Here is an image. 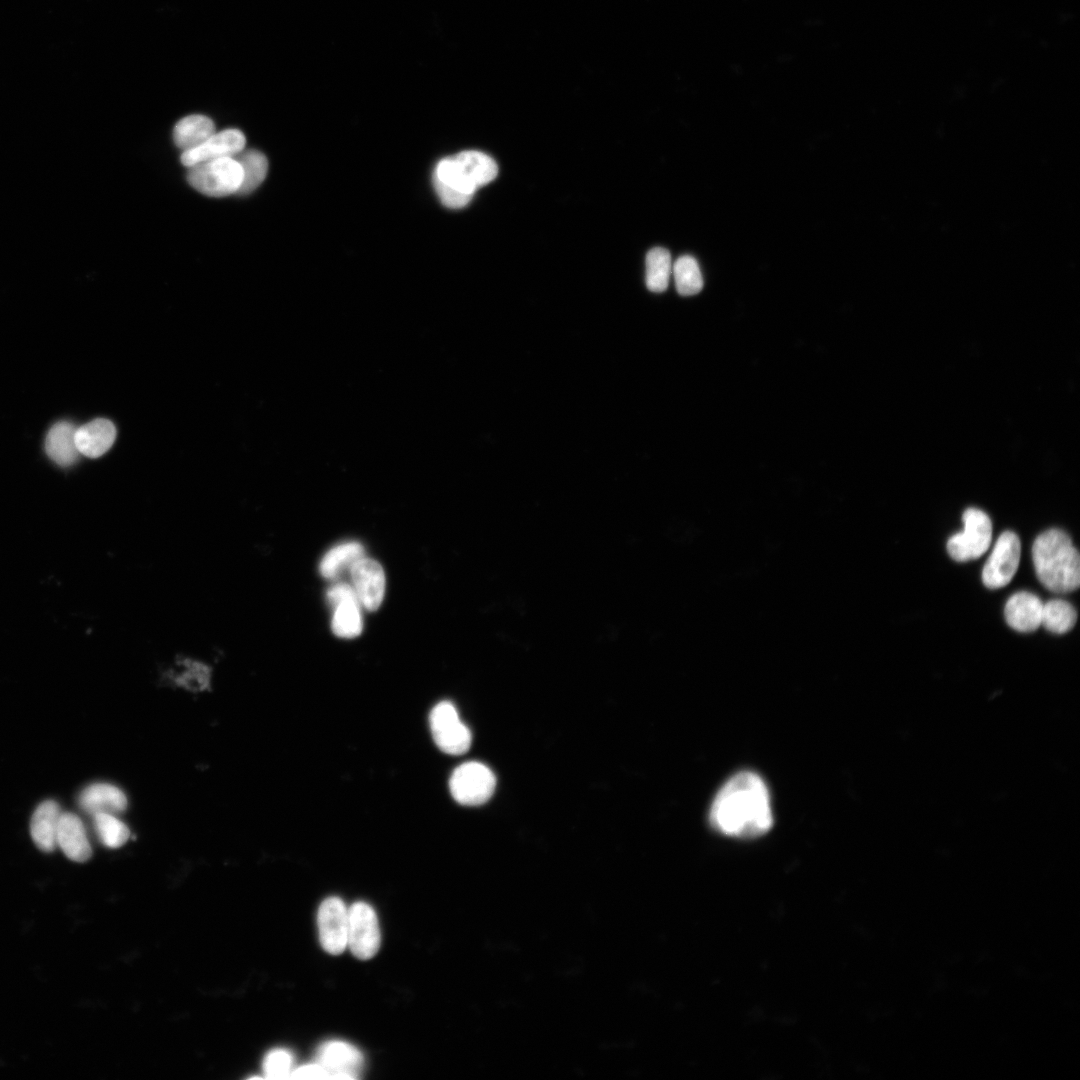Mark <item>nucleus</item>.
Listing matches in <instances>:
<instances>
[{
    "instance_id": "nucleus-1",
    "label": "nucleus",
    "mask_w": 1080,
    "mask_h": 1080,
    "mask_svg": "<svg viewBox=\"0 0 1080 1080\" xmlns=\"http://www.w3.org/2000/svg\"><path fill=\"white\" fill-rule=\"evenodd\" d=\"M710 822L719 832L738 838H755L773 824L768 789L755 773L740 772L719 790L710 809Z\"/></svg>"
},
{
    "instance_id": "nucleus-2",
    "label": "nucleus",
    "mask_w": 1080,
    "mask_h": 1080,
    "mask_svg": "<svg viewBox=\"0 0 1080 1080\" xmlns=\"http://www.w3.org/2000/svg\"><path fill=\"white\" fill-rule=\"evenodd\" d=\"M1032 557L1036 575L1047 589L1067 593L1079 587V553L1064 531L1050 529L1037 536Z\"/></svg>"
},
{
    "instance_id": "nucleus-3",
    "label": "nucleus",
    "mask_w": 1080,
    "mask_h": 1080,
    "mask_svg": "<svg viewBox=\"0 0 1080 1080\" xmlns=\"http://www.w3.org/2000/svg\"><path fill=\"white\" fill-rule=\"evenodd\" d=\"M187 180L200 193L224 197L237 193L242 182V168L235 158L225 157L188 167Z\"/></svg>"
},
{
    "instance_id": "nucleus-4",
    "label": "nucleus",
    "mask_w": 1080,
    "mask_h": 1080,
    "mask_svg": "<svg viewBox=\"0 0 1080 1080\" xmlns=\"http://www.w3.org/2000/svg\"><path fill=\"white\" fill-rule=\"evenodd\" d=\"M964 531L947 541L949 555L958 562L982 556L991 544L992 523L989 516L977 508H968L962 516Z\"/></svg>"
},
{
    "instance_id": "nucleus-5",
    "label": "nucleus",
    "mask_w": 1080,
    "mask_h": 1080,
    "mask_svg": "<svg viewBox=\"0 0 1080 1080\" xmlns=\"http://www.w3.org/2000/svg\"><path fill=\"white\" fill-rule=\"evenodd\" d=\"M496 779L484 764L470 761L458 766L449 780L450 792L458 803L478 806L487 802L494 793Z\"/></svg>"
},
{
    "instance_id": "nucleus-6",
    "label": "nucleus",
    "mask_w": 1080,
    "mask_h": 1080,
    "mask_svg": "<svg viewBox=\"0 0 1080 1080\" xmlns=\"http://www.w3.org/2000/svg\"><path fill=\"white\" fill-rule=\"evenodd\" d=\"M381 943L378 918L373 907L357 901L348 908L347 947L361 960L375 956Z\"/></svg>"
},
{
    "instance_id": "nucleus-7",
    "label": "nucleus",
    "mask_w": 1080,
    "mask_h": 1080,
    "mask_svg": "<svg viewBox=\"0 0 1080 1080\" xmlns=\"http://www.w3.org/2000/svg\"><path fill=\"white\" fill-rule=\"evenodd\" d=\"M429 723L433 739L443 752L460 755L470 748L471 732L452 703L443 701L434 706Z\"/></svg>"
},
{
    "instance_id": "nucleus-8",
    "label": "nucleus",
    "mask_w": 1080,
    "mask_h": 1080,
    "mask_svg": "<svg viewBox=\"0 0 1080 1080\" xmlns=\"http://www.w3.org/2000/svg\"><path fill=\"white\" fill-rule=\"evenodd\" d=\"M1020 554L1019 537L1012 531L1003 532L998 537L983 567L984 585L989 589H998L1007 585L1017 571Z\"/></svg>"
},
{
    "instance_id": "nucleus-9",
    "label": "nucleus",
    "mask_w": 1080,
    "mask_h": 1080,
    "mask_svg": "<svg viewBox=\"0 0 1080 1080\" xmlns=\"http://www.w3.org/2000/svg\"><path fill=\"white\" fill-rule=\"evenodd\" d=\"M319 940L323 949L332 955L341 954L347 947L348 908L341 898H326L317 913Z\"/></svg>"
},
{
    "instance_id": "nucleus-10",
    "label": "nucleus",
    "mask_w": 1080,
    "mask_h": 1080,
    "mask_svg": "<svg viewBox=\"0 0 1080 1080\" xmlns=\"http://www.w3.org/2000/svg\"><path fill=\"white\" fill-rule=\"evenodd\" d=\"M448 165L453 180L473 193L478 187L494 180L498 173L496 162L487 154L475 150L448 157Z\"/></svg>"
},
{
    "instance_id": "nucleus-11",
    "label": "nucleus",
    "mask_w": 1080,
    "mask_h": 1080,
    "mask_svg": "<svg viewBox=\"0 0 1080 1080\" xmlns=\"http://www.w3.org/2000/svg\"><path fill=\"white\" fill-rule=\"evenodd\" d=\"M328 601L334 607L332 631L341 638H354L362 631L360 601L353 587L340 583L328 590Z\"/></svg>"
},
{
    "instance_id": "nucleus-12",
    "label": "nucleus",
    "mask_w": 1080,
    "mask_h": 1080,
    "mask_svg": "<svg viewBox=\"0 0 1080 1080\" xmlns=\"http://www.w3.org/2000/svg\"><path fill=\"white\" fill-rule=\"evenodd\" d=\"M316 1062L329 1073V1079H356L364 1064V1058L352 1044L331 1040L319 1046Z\"/></svg>"
},
{
    "instance_id": "nucleus-13",
    "label": "nucleus",
    "mask_w": 1080,
    "mask_h": 1080,
    "mask_svg": "<svg viewBox=\"0 0 1080 1080\" xmlns=\"http://www.w3.org/2000/svg\"><path fill=\"white\" fill-rule=\"evenodd\" d=\"M245 143V136L240 130L226 129L215 132L201 145L183 151L180 159L184 166L191 167L205 161L225 157L233 158L244 149Z\"/></svg>"
},
{
    "instance_id": "nucleus-14",
    "label": "nucleus",
    "mask_w": 1080,
    "mask_h": 1080,
    "mask_svg": "<svg viewBox=\"0 0 1080 1080\" xmlns=\"http://www.w3.org/2000/svg\"><path fill=\"white\" fill-rule=\"evenodd\" d=\"M351 578L360 604L369 611L377 610L385 591L381 565L373 559L362 557L351 566Z\"/></svg>"
},
{
    "instance_id": "nucleus-15",
    "label": "nucleus",
    "mask_w": 1080,
    "mask_h": 1080,
    "mask_svg": "<svg viewBox=\"0 0 1080 1080\" xmlns=\"http://www.w3.org/2000/svg\"><path fill=\"white\" fill-rule=\"evenodd\" d=\"M1043 603L1027 591L1013 594L1006 602L1004 615L1008 625L1019 632H1033L1041 625Z\"/></svg>"
},
{
    "instance_id": "nucleus-16",
    "label": "nucleus",
    "mask_w": 1080,
    "mask_h": 1080,
    "mask_svg": "<svg viewBox=\"0 0 1080 1080\" xmlns=\"http://www.w3.org/2000/svg\"><path fill=\"white\" fill-rule=\"evenodd\" d=\"M57 846L75 862H85L92 855L91 845L80 818L70 812L61 813L57 829Z\"/></svg>"
},
{
    "instance_id": "nucleus-17",
    "label": "nucleus",
    "mask_w": 1080,
    "mask_h": 1080,
    "mask_svg": "<svg viewBox=\"0 0 1080 1080\" xmlns=\"http://www.w3.org/2000/svg\"><path fill=\"white\" fill-rule=\"evenodd\" d=\"M114 424L104 418L92 420L75 431V443L80 454L97 458L106 453L114 443Z\"/></svg>"
},
{
    "instance_id": "nucleus-18",
    "label": "nucleus",
    "mask_w": 1080,
    "mask_h": 1080,
    "mask_svg": "<svg viewBox=\"0 0 1080 1080\" xmlns=\"http://www.w3.org/2000/svg\"><path fill=\"white\" fill-rule=\"evenodd\" d=\"M79 804L84 811L92 815L99 813L116 814L126 809L127 798L114 785L95 783L81 792Z\"/></svg>"
},
{
    "instance_id": "nucleus-19",
    "label": "nucleus",
    "mask_w": 1080,
    "mask_h": 1080,
    "mask_svg": "<svg viewBox=\"0 0 1080 1080\" xmlns=\"http://www.w3.org/2000/svg\"><path fill=\"white\" fill-rule=\"evenodd\" d=\"M61 813L59 805L52 800L42 802L34 811L30 822V833L40 850L52 852L57 847V829Z\"/></svg>"
},
{
    "instance_id": "nucleus-20",
    "label": "nucleus",
    "mask_w": 1080,
    "mask_h": 1080,
    "mask_svg": "<svg viewBox=\"0 0 1080 1080\" xmlns=\"http://www.w3.org/2000/svg\"><path fill=\"white\" fill-rule=\"evenodd\" d=\"M76 427L67 421L54 424L47 433L45 450L56 464L66 467L74 464L79 456L75 443Z\"/></svg>"
},
{
    "instance_id": "nucleus-21",
    "label": "nucleus",
    "mask_w": 1080,
    "mask_h": 1080,
    "mask_svg": "<svg viewBox=\"0 0 1080 1080\" xmlns=\"http://www.w3.org/2000/svg\"><path fill=\"white\" fill-rule=\"evenodd\" d=\"M215 124L207 116L194 114L182 118L174 127L173 139L183 151L193 149L215 133Z\"/></svg>"
},
{
    "instance_id": "nucleus-22",
    "label": "nucleus",
    "mask_w": 1080,
    "mask_h": 1080,
    "mask_svg": "<svg viewBox=\"0 0 1080 1080\" xmlns=\"http://www.w3.org/2000/svg\"><path fill=\"white\" fill-rule=\"evenodd\" d=\"M242 168V182L237 193L245 195L253 192L265 179L268 170L266 156L260 151L244 149L234 156Z\"/></svg>"
},
{
    "instance_id": "nucleus-23",
    "label": "nucleus",
    "mask_w": 1080,
    "mask_h": 1080,
    "mask_svg": "<svg viewBox=\"0 0 1080 1080\" xmlns=\"http://www.w3.org/2000/svg\"><path fill=\"white\" fill-rule=\"evenodd\" d=\"M671 256L661 247L651 249L646 256V285L656 293L667 289L672 272Z\"/></svg>"
},
{
    "instance_id": "nucleus-24",
    "label": "nucleus",
    "mask_w": 1080,
    "mask_h": 1080,
    "mask_svg": "<svg viewBox=\"0 0 1080 1080\" xmlns=\"http://www.w3.org/2000/svg\"><path fill=\"white\" fill-rule=\"evenodd\" d=\"M1077 621L1075 608L1067 601L1054 599L1043 604L1041 625L1048 631L1063 634L1070 631Z\"/></svg>"
},
{
    "instance_id": "nucleus-25",
    "label": "nucleus",
    "mask_w": 1080,
    "mask_h": 1080,
    "mask_svg": "<svg viewBox=\"0 0 1080 1080\" xmlns=\"http://www.w3.org/2000/svg\"><path fill=\"white\" fill-rule=\"evenodd\" d=\"M364 549L357 542L338 545L329 550L320 564V572L325 578H335L343 568L352 566L362 558Z\"/></svg>"
},
{
    "instance_id": "nucleus-26",
    "label": "nucleus",
    "mask_w": 1080,
    "mask_h": 1080,
    "mask_svg": "<svg viewBox=\"0 0 1080 1080\" xmlns=\"http://www.w3.org/2000/svg\"><path fill=\"white\" fill-rule=\"evenodd\" d=\"M676 289L683 296L695 295L703 287V278L697 261L689 255L681 256L672 267Z\"/></svg>"
},
{
    "instance_id": "nucleus-27",
    "label": "nucleus",
    "mask_w": 1080,
    "mask_h": 1080,
    "mask_svg": "<svg viewBox=\"0 0 1080 1080\" xmlns=\"http://www.w3.org/2000/svg\"><path fill=\"white\" fill-rule=\"evenodd\" d=\"M93 823L99 839L109 848L122 846L130 836L128 827L114 814H95L93 815Z\"/></svg>"
},
{
    "instance_id": "nucleus-28",
    "label": "nucleus",
    "mask_w": 1080,
    "mask_h": 1080,
    "mask_svg": "<svg viewBox=\"0 0 1080 1080\" xmlns=\"http://www.w3.org/2000/svg\"><path fill=\"white\" fill-rule=\"evenodd\" d=\"M293 1055L286 1049L271 1050L265 1057L263 1070L267 1079H288L292 1072Z\"/></svg>"
},
{
    "instance_id": "nucleus-29",
    "label": "nucleus",
    "mask_w": 1080,
    "mask_h": 1080,
    "mask_svg": "<svg viewBox=\"0 0 1080 1080\" xmlns=\"http://www.w3.org/2000/svg\"><path fill=\"white\" fill-rule=\"evenodd\" d=\"M292 1079H329V1073L317 1062L292 1070Z\"/></svg>"
}]
</instances>
